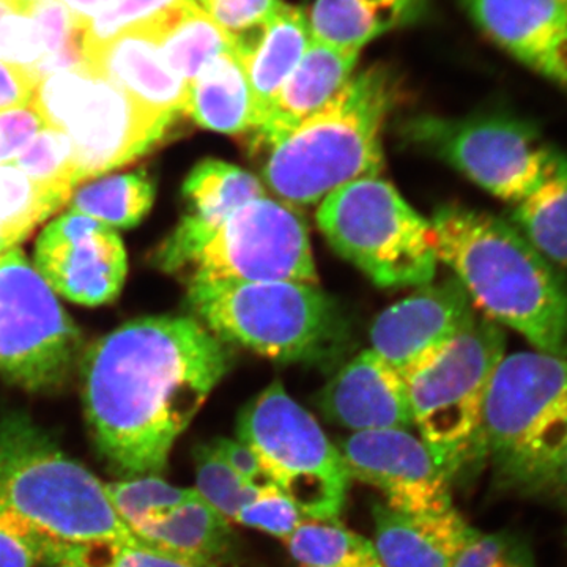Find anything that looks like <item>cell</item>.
Listing matches in <instances>:
<instances>
[{
    "mask_svg": "<svg viewBox=\"0 0 567 567\" xmlns=\"http://www.w3.org/2000/svg\"><path fill=\"white\" fill-rule=\"evenodd\" d=\"M74 567H92V561L87 563V565L74 566Z\"/></svg>",
    "mask_w": 567,
    "mask_h": 567,
    "instance_id": "681fc988",
    "label": "cell"
},
{
    "mask_svg": "<svg viewBox=\"0 0 567 567\" xmlns=\"http://www.w3.org/2000/svg\"><path fill=\"white\" fill-rule=\"evenodd\" d=\"M107 559L103 565L92 567H224L216 563H196L175 557L159 548L117 546L106 548Z\"/></svg>",
    "mask_w": 567,
    "mask_h": 567,
    "instance_id": "7bdbcfd3",
    "label": "cell"
},
{
    "mask_svg": "<svg viewBox=\"0 0 567 567\" xmlns=\"http://www.w3.org/2000/svg\"><path fill=\"white\" fill-rule=\"evenodd\" d=\"M431 227L439 260L484 317L567 357V282L516 227L462 205L440 208Z\"/></svg>",
    "mask_w": 567,
    "mask_h": 567,
    "instance_id": "7a4b0ae2",
    "label": "cell"
},
{
    "mask_svg": "<svg viewBox=\"0 0 567 567\" xmlns=\"http://www.w3.org/2000/svg\"><path fill=\"white\" fill-rule=\"evenodd\" d=\"M41 128L44 123L31 104L0 111V166L13 162Z\"/></svg>",
    "mask_w": 567,
    "mask_h": 567,
    "instance_id": "60d3db41",
    "label": "cell"
},
{
    "mask_svg": "<svg viewBox=\"0 0 567 567\" xmlns=\"http://www.w3.org/2000/svg\"><path fill=\"white\" fill-rule=\"evenodd\" d=\"M3 252H7V251H3V249L0 248V256H2Z\"/></svg>",
    "mask_w": 567,
    "mask_h": 567,
    "instance_id": "816d5d0a",
    "label": "cell"
},
{
    "mask_svg": "<svg viewBox=\"0 0 567 567\" xmlns=\"http://www.w3.org/2000/svg\"><path fill=\"white\" fill-rule=\"evenodd\" d=\"M563 2H565V3H566V6H567V0H563Z\"/></svg>",
    "mask_w": 567,
    "mask_h": 567,
    "instance_id": "f5cc1de1",
    "label": "cell"
},
{
    "mask_svg": "<svg viewBox=\"0 0 567 567\" xmlns=\"http://www.w3.org/2000/svg\"><path fill=\"white\" fill-rule=\"evenodd\" d=\"M185 2L192 0H121L114 9L81 22L82 52L91 51L126 29L151 21L164 11Z\"/></svg>",
    "mask_w": 567,
    "mask_h": 567,
    "instance_id": "8d00e7d4",
    "label": "cell"
},
{
    "mask_svg": "<svg viewBox=\"0 0 567 567\" xmlns=\"http://www.w3.org/2000/svg\"><path fill=\"white\" fill-rule=\"evenodd\" d=\"M84 54V69L121 89L134 102L177 122L188 114L189 87L164 59L155 35L133 25Z\"/></svg>",
    "mask_w": 567,
    "mask_h": 567,
    "instance_id": "ffe728a7",
    "label": "cell"
},
{
    "mask_svg": "<svg viewBox=\"0 0 567 567\" xmlns=\"http://www.w3.org/2000/svg\"><path fill=\"white\" fill-rule=\"evenodd\" d=\"M540 498L557 499L567 506V440L551 465Z\"/></svg>",
    "mask_w": 567,
    "mask_h": 567,
    "instance_id": "bcb514c9",
    "label": "cell"
},
{
    "mask_svg": "<svg viewBox=\"0 0 567 567\" xmlns=\"http://www.w3.org/2000/svg\"><path fill=\"white\" fill-rule=\"evenodd\" d=\"M233 364L230 346L192 317H145L96 341L82 358V402L107 468L162 476Z\"/></svg>",
    "mask_w": 567,
    "mask_h": 567,
    "instance_id": "6da1fadb",
    "label": "cell"
},
{
    "mask_svg": "<svg viewBox=\"0 0 567 567\" xmlns=\"http://www.w3.org/2000/svg\"><path fill=\"white\" fill-rule=\"evenodd\" d=\"M476 316L456 278L424 284L377 317L371 350L406 379L439 357Z\"/></svg>",
    "mask_w": 567,
    "mask_h": 567,
    "instance_id": "2e32d148",
    "label": "cell"
},
{
    "mask_svg": "<svg viewBox=\"0 0 567 567\" xmlns=\"http://www.w3.org/2000/svg\"><path fill=\"white\" fill-rule=\"evenodd\" d=\"M159 41L164 59L186 84L224 52L235 51V41L192 2L181 3L151 21L142 22Z\"/></svg>",
    "mask_w": 567,
    "mask_h": 567,
    "instance_id": "4316f807",
    "label": "cell"
},
{
    "mask_svg": "<svg viewBox=\"0 0 567 567\" xmlns=\"http://www.w3.org/2000/svg\"><path fill=\"white\" fill-rule=\"evenodd\" d=\"M35 265L54 292L84 306L114 300L128 271L118 234L73 210L44 227L35 245Z\"/></svg>",
    "mask_w": 567,
    "mask_h": 567,
    "instance_id": "9a60e30c",
    "label": "cell"
},
{
    "mask_svg": "<svg viewBox=\"0 0 567 567\" xmlns=\"http://www.w3.org/2000/svg\"><path fill=\"white\" fill-rule=\"evenodd\" d=\"M320 410L328 420L357 432L413 429L404 377L371 349L350 360L323 386Z\"/></svg>",
    "mask_w": 567,
    "mask_h": 567,
    "instance_id": "ac0fdd59",
    "label": "cell"
},
{
    "mask_svg": "<svg viewBox=\"0 0 567 567\" xmlns=\"http://www.w3.org/2000/svg\"><path fill=\"white\" fill-rule=\"evenodd\" d=\"M308 520L309 518H306L303 513L281 491H278V487L267 483L260 487L259 494L252 502L241 507L234 522L244 527L259 529L287 543Z\"/></svg>",
    "mask_w": 567,
    "mask_h": 567,
    "instance_id": "d590c367",
    "label": "cell"
},
{
    "mask_svg": "<svg viewBox=\"0 0 567 567\" xmlns=\"http://www.w3.org/2000/svg\"><path fill=\"white\" fill-rule=\"evenodd\" d=\"M505 354L499 324L476 316L439 357L405 379L413 427L451 480L481 465L484 402Z\"/></svg>",
    "mask_w": 567,
    "mask_h": 567,
    "instance_id": "52a82bcc",
    "label": "cell"
},
{
    "mask_svg": "<svg viewBox=\"0 0 567 567\" xmlns=\"http://www.w3.org/2000/svg\"><path fill=\"white\" fill-rule=\"evenodd\" d=\"M104 487L115 513L134 533L199 495L196 488L173 486L162 476L128 477Z\"/></svg>",
    "mask_w": 567,
    "mask_h": 567,
    "instance_id": "d6a6232c",
    "label": "cell"
},
{
    "mask_svg": "<svg viewBox=\"0 0 567 567\" xmlns=\"http://www.w3.org/2000/svg\"><path fill=\"white\" fill-rule=\"evenodd\" d=\"M454 567H537L525 537L513 532L483 533L462 551Z\"/></svg>",
    "mask_w": 567,
    "mask_h": 567,
    "instance_id": "74e56055",
    "label": "cell"
},
{
    "mask_svg": "<svg viewBox=\"0 0 567 567\" xmlns=\"http://www.w3.org/2000/svg\"><path fill=\"white\" fill-rule=\"evenodd\" d=\"M311 41L308 14L282 3L264 28L235 43V52L244 62L251 87L256 112L254 132L262 125L276 96L303 59Z\"/></svg>",
    "mask_w": 567,
    "mask_h": 567,
    "instance_id": "603a6c76",
    "label": "cell"
},
{
    "mask_svg": "<svg viewBox=\"0 0 567 567\" xmlns=\"http://www.w3.org/2000/svg\"><path fill=\"white\" fill-rule=\"evenodd\" d=\"M188 114L197 125L224 134L256 128L251 87L237 52H224L189 84Z\"/></svg>",
    "mask_w": 567,
    "mask_h": 567,
    "instance_id": "cb8c5ba5",
    "label": "cell"
},
{
    "mask_svg": "<svg viewBox=\"0 0 567 567\" xmlns=\"http://www.w3.org/2000/svg\"><path fill=\"white\" fill-rule=\"evenodd\" d=\"M188 305L226 344L279 363H324L344 342L341 315L317 284L193 282Z\"/></svg>",
    "mask_w": 567,
    "mask_h": 567,
    "instance_id": "8992f818",
    "label": "cell"
},
{
    "mask_svg": "<svg viewBox=\"0 0 567 567\" xmlns=\"http://www.w3.org/2000/svg\"><path fill=\"white\" fill-rule=\"evenodd\" d=\"M0 507L66 546L158 548L118 517L102 480L25 416L0 417Z\"/></svg>",
    "mask_w": 567,
    "mask_h": 567,
    "instance_id": "3957f363",
    "label": "cell"
},
{
    "mask_svg": "<svg viewBox=\"0 0 567 567\" xmlns=\"http://www.w3.org/2000/svg\"><path fill=\"white\" fill-rule=\"evenodd\" d=\"M394 93L391 74L380 66L350 78L322 111L270 148L265 186L282 203L309 207L347 183L379 175Z\"/></svg>",
    "mask_w": 567,
    "mask_h": 567,
    "instance_id": "277c9868",
    "label": "cell"
},
{
    "mask_svg": "<svg viewBox=\"0 0 567 567\" xmlns=\"http://www.w3.org/2000/svg\"><path fill=\"white\" fill-rule=\"evenodd\" d=\"M267 196L264 183L234 164L204 159L183 185L186 212L174 233L155 251V264L177 274L183 260L204 244L238 208Z\"/></svg>",
    "mask_w": 567,
    "mask_h": 567,
    "instance_id": "d6986e66",
    "label": "cell"
},
{
    "mask_svg": "<svg viewBox=\"0 0 567 567\" xmlns=\"http://www.w3.org/2000/svg\"><path fill=\"white\" fill-rule=\"evenodd\" d=\"M514 227L547 262L567 270V156L543 188L514 205Z\"/></svg>",
    "mask_w": 567,
    "mask_h": 567,
    "instance_id": "83f0119b",
    "label": "cell"
},
{
    "mask_svg": "<svg viewBox=\"0 0 567 567\" xmlns=\"http://www.w3.org/2000/svg\"><path fill=\"white\" fill-rule=\"evenodd\" d=\"M196 468V492L213 509L224 518L234 522L241 507L252 502L260 487L249 483L234 472L223 457L216 453L212 442L194 450Z\"/></svg>",
    "mask_w": 567,
    "mask_h": 567,
    "instance_id": "e575fe53",
    "label": "cell"
},
{
    "mask_svg": "<svg viewBox=\"0 0 567 567\" xmlns=\"http://www.w3.org/2000/svg\"><path fill=\"white\" fill-rule=\"evenodd\" d=\"M567 440V357L505 354L496 365L481 423V464L495 487L540 496Z\"/></svg>",
    "mask_w": 567,
    "mask_h": 567,
    "instance_id": "5b68a950",
    "label": "cell"
},
{
    "mask_svg": "<svg viewBox=\"0 0 567 567\" xmlns=\"http://www.w3.org/2000/svg\"><path fill=\"white\" fill-rule=\"evenodd\" d=\"M91 551L59 543L0 507V567L87 565Z\"/></svg>",
    "mask_w": 567,
    "mask_h": 567,
    "instance_id": "1f68e13d",
    "label": "cell"
},
{
    "mask_svg": "<svg viewBox=\"0 0 567 567\" xmlns=\"http://www.w3.org/2000/svg\"><path fill=\"white\" fill-rule=\"evenodd\" d=\"M372 520V543L385 567H454L481 533L454 506L442 513L415 514L375 503Z\"/></svg>",
    "mask_w": 567,
    "mask_h": 567,
    "instance_id": "44dd1931",
    "label": "cell"
},
{
    "mask_svg": "<svg viewBox=\"0 0 567 567\" xmlns=\"http://www.w3.org/2000/svg\"><path fill=\"white\" fill-rule=\"evenodd\" d=\"M81 331L20 248L0 256V374L29 391L69 379Z\"/></svg>",
    "mask_w": 567,
    "mask_h": 567,
    "instance_id": "7c38bea8",
    "label": "cell"
},
{
    "mask_svg": "<svg viewBox=\"0 0 567 567\" xmlns=\"http://www.w3.org/2000/svg\"><path fill=\"white\" fill-rule=\"evenodd\" d=\"M28 13L39 25L48 55L61 50L80 28L62 0H41V2L32 3Z\"/></svg>",
    "mask_w": 567,
    "mask_h": 567,
    "instance_id": "b9f144b4",
    "label": "cell"
},
{
    "mask_svg": "<svg viewBox=\"0 0 567 567\" xmlns=\"http://www.w3.org/2000/svg\"><path fill=\"white\" fill-rule=\"evenodd\" d=\"M237 440L251 447L267 483L278 487L306 518L339 522L352 481L344 458L281 382L271 383L244 406Z\"/></svg>",
    "mask_w": 567,
    "mask_h": 567,
    "instance_id": "9c48e42d",
    "label": "cell"
},
{
    "mask_svg": "<svg viewBox=\"0 0 567 567\" xmlns=\"http://www.w3.org/2000/svg\"><path fill=\"white\" fill-rule=\"evenodd\" d=\"M212 445L237 475L249 481V483L257 484V486L267 484L262 466L257 461L256 454L244 442L237 439H216L213 440Z\"/></svg>",
    "mask_w": 567,
    "mask_h": 567,
    "instance_id": "ee69618b",
    "label": "cell"
},
{
    "mask_svg": "<svg viewBox=\"0 0 567 567\" xmlns=\"http://www.w3.org/2000/svg\"><path fill=\"white\" fill-rule=\"evenodd\" d=\"M358 55L360 52L341 50L312 39L262 125L254 132V141L260 147H275L301 123L322 111L352 78Z\"/></svg>",
    "mask_w": 567,
    "mask_h": 567,
    "instance_id": "7402d4cb",
    "label": "cell"
},
{
    "mask_svg": "<svg viewBox=\"0 0 567 567\" xmlns=\"http://www.w3.org/2000/svg\"><path fill=\"white\" fill-rule=\"evenodd\" d=\"M136 535L166 554L196 563L223 565L233 557L235 548L230 522L199 495L137 528Z\"/></svg>",
    "mask_w": 567,
    "mask_h": 567,
    "instance_id": "484cf974",
    "label": "cell"
},
{
    "mask_svg": "<svg viewBox=\"0 0 567 567\" xmlns=\"http://www.w3.org/2000/svg\"><path fill=\"white\" fill-rule=\"evenodd\" d=\"M409 133L410 140L492 196L514 205L546 185L561 156L533 126L507 115L462 121L427 117L413 122Z\"/></svg>",
    "mask_w": 567,
    "mask_h": 567,
    "instance_id": "4fadbf2b",
    "label": "cell"
},
{
    "mask_svg": "<svg viewBox=\"0 0 567 567\" xmlns=\"http://www.w3.org/2000/svg\"><path fill=\"white\" fill-rule=\"evenodd\" d=\"M29 2L35 3V2H41V0H29Z\"/></svg>",
    "mask_w": 567,
    "mask_h": 567,
    "instance_id": "f907efd6",
    "label": "cell"
},
{
    "mask_svg": "<svg viewBox=\"0 0 567 567\" xmlns=\"http://www.w3.org/2000/svg\"><path fill=\"white\" fill-rule=\"evenodd\" d=\"M35 87L28 71L0 61V111L29 106Z\"/></svg>",
    "mask_w": 567,
    "mask_h": 567,
    "instance_id": "f6af8a7d",
    "label": "cell"
},
{
    "mask_svg": "<svg viewBox=\"0 0 567 567\" xmlns=\"http://www.w3.org/2000/svg\"><path fill=\"white\" fill-rule=\"evenodd\" d=\"M197 7L215 21L224 32L233 37L235 43L248 39L264 28L282 0H194Z\"/></svg>",
    "mask_w": 567,
    "mask_h": 567,
    "instance_id": "f35d334b",
    "label": "cell"
},
{
    "mask_svg": "<svg viewBox=\"0 0 567 567\" xmlns=\"http://www.w3.org/2000/svg\"><path fill=\"white\" fill-rule=\"evenodd\" d=\"M31 6L32 2H29V0H0V18L10 13V11H25L28 13Z\"/></svg>",
    "mask_w": 567,
    "mask_h": 567,
    "instance_id": "c3c4849f",
    "label": "cell"
},
{
    "mask_svg": "<svg viewBox=\"0 0 567 567\" xmlns=\"http://www.w3.org/2000/svg\"><path fill=\"white\" fill-rule=\"evenodd\" d=\"M155 199V183L145 171L112 175L71 194V210L110 227L130 229L142 221Z\"/></svg>",
    "mask_w": 567,
    "mask_h": 567,
    "instance_id": "f1b7e54d",
    "label": "cell"
},
{
    "mask_svg": "<svg viewBox=\"0 0 567 567\" xmlns=\"http://www.w3.org/2000/svg\"><path fill=\"white\" fill-rule=\"evenodd\" d=\"M350 480L377 488L404 513H442L454 506L451 476L410 431L357 432L339 443Z\"/></svg>",
    "mask_w": 567,
    "mask_h": 567,
    "instance_id": "5bb4252c",
    "label": "cell"
},
{
    "mask_svg": "<svg viewBox=\"0 0 567 567\" xmlns=\"http://www.w3.org/2000/svg\"><path fill=\"white\" fill-rule=\"evenodd\" d=\"M69 194L32 182L13 164L0 166V248L9 251L70 200Z\"/></svg>",
    "mask_w": 567,
    "mask_h": 567,
    "instance_id": "f546056e",
    "label": "cell"
},
{
    "mask_svg": "<svg viewBox=\"0 0 567 567\" xmlns=\"http://www.w3.org/2000/svg\"><path fill=\"white\" fill-rule=\"evenodd\" d=\"M423 0H315L308 14L312 39L360 52L369 41L415 20Z\"/></svg>",
    "mask_w": 567,
    "mask_h": 567,
    "instance_id": "d4e9b609",
    "label": "cell"
},
{
    "mask_svg": "<svg viewBox=\"0 0 567 567\" xmlns=\"http://www.w3.org/2000/svg\"><path fill=\"white\" fill-rule=\"evenodd\" d=\"M470 18L507 54L567 89V6L563 0H464Z\"/></svg>",
    "mask_w": 567,
    "mask_h": 567,
    "instance_id": "e0dca14e",
    "label": "cell"
},
{
    "mask_svg": "<svg viewBox=\"0 0 567 567\" xmlns=\"http://www.w3.org/2000/svg\"><path fill=\"white\" fill-rule=\"evenodd\" d=\"M175 275L188 284H317L308 224L298 208L282 200H251L208 235Z\"/></svg>",
    "mask_w": 567,
    "mask_h": 567,
    "instance_id": "8fae6325",
    "label": "cell"
},
{
    "mask_svg": "<svg viewBox=\"0 0 567 567\" xmlns=\"http://www.w3.org/2000/svg\"><path fill=\"white\" fill-rule=\"evenodd\" d=\"M62 2L71 11L74 20L85 22L104 11L114 9L121 0H62Z\"/></svg>",
    "mask_w": 567,
    "mask_h": 567,
    "instance_id": "7dc6e473",
    "label": "cell"
},
{
    "mask_svg": "<svg viewBox=\"0 0 567 567\" xmlns=\"http://www.w3.org/2000/svg\"><path fill=\"white\" fill-rule=\"evenodd\" d=\"M43 37L25 11H10L0 18V61L29 70L47 59Z\"/></svg>",
    "mask_w": 567,
    "mask_h": 567,
    "instance_id": "ab89813d",
    "label": "cell"
},
{
    "mask_svg": "<svg viewBox=\"0 0 567 567\" xmlns=\"http://www.w3.org/2000/svg\"><path fill=\"white\" fill-rule=\"evenodd\" d=\"M31 106L44 126L69 137L81 182L141 158L175 123L85 69L40 81Z\"/></svg>",
    "mask_w": 567,
    "mask_h": 567,
    "instance_id": "30bf717a",
    "label": "cell"
},
{
    "mask_svg": "<svg viewBox=\"0 0 567 567\" xmlns=\"http://www.w3.org/2000/svg\"><path fill=\"white\" fill-rule=\"evenodd\" d=\"M317 224L328 244L385 289L432 282L439 265L431 221L379 175L324 197Z\"/></svg>",
    "mask_w": 567,
    "mask_h": 567,
    "instance_id": "ba28073f",
    "label": "cell"
},
{
    "mask_svg": "<svg viewBox=\"0 0 567 567\" xmlns=\"http://www.w3.org/2000/svg\"><path fill=\"white\" fill-rule=\"evenodd\" d=\"M286 546L300 567H385L371 539L339 522H305Z\"/></svg>",
    "mask_w": 567,
    "mask_h": 567,
    "instance_id": "4dcf8cb0",
    "label": "cell"
},
{
    "mask_svg": "<svg viewBox=\"0 0 567 567\" xmlns=\"http://www.w3.org/2000/svg\"><path fill=\"white\" fill-rule=\"evenodd\" d=\"M10 164L32 182L69 196L81 183L69 137L48 126L41 128Z\"/></svg>",
    "mask_w": 567,
    "mask_h": 567,
    "instance_id": "836d02e7",
    "label": "cell"
}]
</instances>
